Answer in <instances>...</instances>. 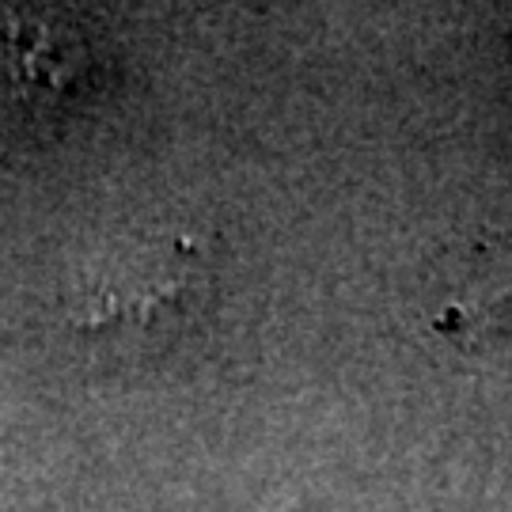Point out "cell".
Segmentation results:
<instances>
[{
  "label": "cell",
  "mask_w": 512,
  "mask_h": 512,
  "mask_svg": "<svg viewBox=\"0 0 512 512\" xmlns=\"http://www.w3.org/2000/svg\"><path fill=\"white\" fill-rule=\"evenodd\" d=\"M0 61L4 80L42 92H61V84L76 73V42L54 23L35 19H4L0 23Z\"/></svg>",
  "instance_id": "obj_3"
},
{
  "label": "cell",
  "mask_w": 512,
  "mask_h": 512,
  "mask_svg": "<svg viewBox=\"0 0 512 512\" xmlns=\"http://www.w3.org/2000/svg\"><path fill=\"white\" fill-rule=\"evenodd\" d=\"M433 327L463 349L512 338V239L467 255L444 289Z\"/></svg>",
  "instance_id": "obj_2"
},
{
  "label": "cell",
  "mask_w": 512,
  "mask_h": 512,
  "mask_svg": "<svg viewBox=\"0 0 512 512\" xmlns=\"http://www.w3.org/2000/svg\"><path fill=\"white\" fill-rule=\"evenodd\" d=\"M209 293L213 266L190 239H148L76 285L69 319L92 342L145 349L202 323Z\"/></svg>",
  "instance_id": "obj_1"
}]
</instances>
